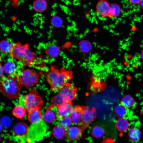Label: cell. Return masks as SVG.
Returning a JSON list of instances; mask_svg holds the SVG:
<instances>
[{
    "label": "cell",
    "mask_w": 143,
    "mask_h": 143,
    "mask_svg": "<svg viewBox=\"0 0 143 143\" xmlns=\"http://www.w3.org/2000/svg\"><path fill=\"white\" fill-rule=\"evenodd\" d=\"M47 82L52 91H59L72 78V72L62 68L59 70L56 66H51L45 73Z\"/></svg>",
    "instance_id": "cell-1"
},
{
    "label": "cell",
    "mask_w": 143,
    "mask_h": 143,
    "mask_svg": "<svg viewBox=\"0 0 143 143\" xmlns=\"http://www.w3.org/2000/svg\"><path fill=\"white\" fill-rule=\"evenodd\" d=\"M22 87L15 74L3 77L0 80V92L10 99L19 98Z\"/></svg>",
    "instance_id": "cell-2"
},
{
    "label": "cell",
    "mask_w": 143,
    "mask_h": 143,
    "mask_svg": "<svg viewBox=\"0 0 143 143\" xmlns=\"http://www.w3.org/2000/svg\"><path fill=\"white\" fill-rule=\"evenodd\" d=\"M10 53L13 59L20 61L23 66H32L37 57L36 53L30 50L28 44H23L19 42L13 43Z\"/></svg>",
    "instance_id": "cell-3"
},
{
    "label": "cell",
    "mask_w": 143,
    "mask_h": 143,
    "mask_svg": "<svg viewBox=\"0 0 143 143\" xmlns=\"http://www.w3.org/2000/svg\"><path fill=\"white\" fill-rule=\"evenodd\" d=\"M15 74L22 86L29 89L39 82V73L35 70L31 69L19 68Z\"/></svg>",
    "instance_id": "cell-4"
},
{
    "label": "cell",
    "mask_w": 143,
    "mask_h": 143,
    "mask_svg": "<svg viewBox=\"0 0 143 143\" xmlns=\"http://www.w3.org/2000/svg\"><path fill=\"white\" fill-rule=\"evenodd\" d=\"M47 131V125L43 120L39 123L32 124L29 128L25 141L28 142L39 141L43 139Z\"/></svg>",
    "instance_id": "cell-5"
},
{
    "label": "cell",
    "mask_w": 143,
    "mask_h": 143,
    "mask_svg": "<svg viewBox=\"0 0 143 143\" xmlns=\"http://www.w3.org/2000/svg\"><path fill=\"white\" fill-rule=\"evenodd\" d=\"M38 94L37 91L32 90L23 97V103L28 112L34 109H40L43 107V101Z\"/></svg>",
    "instance_id": "cell-6"
},
{
    "label": "cell",
    "mask_w": 143,
    "mask_h": 143,
    "mask_svg": "<svg viewBox=\"0 0 143 143\" xmlns=\"http://www.w3.org/2000/svg\"><path fill=\"white\" fill-rule=\"evenodd\" d=\"M82 123L80 126L83 132L96 117L94 108L91 109L88 106H82Z\"/></svg>",
    "instance_id": "cell-7"
},
{
    "label": "cell",
    "mask_w": 143,
    "mask_h": 143,
    "mask_svg": "<svg viewBox=\"0 0 143 143\" xmlns=\"http://www.w3.org/2000/svg\"><path fill=\"white\" fill-rule=\"evenodd\" d=\"M77 89L74 86L67 83L59 91L66 102H71L76 97Z\"/></svg>",
    "instance_id": "cell-8"
},
{
    "label": "cell",
    "mask_w": 143,
    "mask_h": 143,
    "mask_svg": "<svg viewBox=\"0 0 143 143\" xmlns=\"http://www.w3.org/2000/svg\"><path fill=\"white\" fill-rule=\"evenodd\" d=\"M29 129L28 126L23 122H19L14 126L13 132L14 135L17 138H20L21 141L25 142V138Z\"/></svg>",
    "instance_id": "cell-9"
},
{
    "label": "cell",
    "mask_w": 143,
    "mask_h": 143,
    "mask_svg": "<svg viewBox=\"0 0 143 143\" xmlns=\"http://www.w3.org/2000/svg\"><path fill=\"white\" fill-rule=\"evenodd\" d=\"M51 104L47 107L43 115L44 121L46 122L51 123L57 118V107Z\"/></svg>",
    "instance_id": "cell-10"
},
{
    "label": "cell",
    "mask_w": 143,
    "mask_h": 143,
    "mask_svg": "<svg viewBox=\"0 0 143 143\" xmlns=\"http://www.w3.org/2000/svg\"><path fill=\"white\" fill-rule=\"evenodd\" d=\"M83 132L80 126L70 127L66 131L65 136L68 140L70 141H74L81 136Z\"/></svg>",
    "instance_id": "cell-11"
},
{
    "label": "cell",
    "mask_w": 143,
    "mask_h": 143,
    "mask_svg": "<svg viewBox=\"0 0 143 143\" xmlns=\"http://www.w3.org/2000/svg\"><path fill=\"white\" fill-rule=\"evenodd\" d=\"M57 118L59 120L62 118L70 115L74 108L71 102H66L57 107Z\"/></svg>",
    "instance_id": "cell-12"
},
{
    "label": "cell",
    "mask_w": 143,
    "mask_h": 143,
    "mask_svg": "<svg viewBox=\"0 0 143 143\" xmlns=\"http://www.w3.org/2000/svg\"><path fill=\"white\" fill-rule=\"evenodd\" d=\"M110 8V6L107 1L101 0L97 5L96 10L100 16L105 17L109 16Z\"/></svg>",
    "instance_id": "cell-13"
},
{
    "label": "cell",
    "mask_w": 143,
    "mask_h": 143,
    "mask_svg": "<svg viewBox=\"0 0 143 143\" xmlns=\"http://www.w3.org/2000/svg\"><path fill=\"white\" fill-rule=\"evenodd\" d=\"M82 106L77 105L70 115L72 122L75 124L80 125V127L82 123Z\"/></svg>",
    "instance_id": "cell-14"
},
{
    "label": "cell",
    "mask_w": 143,
    "mask_h": 143,
    "mask_svg": "<svg viewBox=\"0 0 143 143\" xmlns=\"http://www.w3.org/2000/svg\"><path fill=\"white\" fill-rule=\"evenodd\" d=\"M28 113V119L32 123H38L42 120V115L40 109H33L29 111Z\"/></svg>",
    "instance_id": "cell-15"
},
{
    "label": "cell",
    "mask_w": 143,
    "mask_h": 143,
    "mask_svg": "<svg viewBox=\"0 0 143 143\" xmlns=\"http://www.w3.org/2000/svg\"><path fill=\"white\" fill-rule=\"evenodd\" d=\"M129 123L128 120L124 117L119 118L115 123V127L118 130L123 132L127 130L129 127Z\"/></svg>",
    "instance_id": "cell-16"
},
{
    "label": "cell",
    "mask_w": 143,
    "mask_h": 143,
    "mask_svg": "<svg viewBox=\"0 0 143 143\" xmlns=\"http://www.w3.org/2000/svg\"><path fill=\"white\" fill-rule=\"evenodd\" d=\"M128 135L131 140L136 142L138 141L140 139L141 132L138 128L136 127H132L129 130Z\"/></svg>",
    "instance_id": "cell-17"
},
{
    "label": "cell",
    "mask_w": 143,
    "mask_h": 143,
    "mask_svg": "<svg viewBox=\"0 0 143 143\" xmlns=\"http://www.w3.org/2000/svg\"><path fill=\"white\" fill-rule=\"evenodd\" d=\"M3 68L4 72L9 75L15 74L17 70L16 65L11 61L6 62Z\"/></svg>",
    "instance_id": "cell-18"
},
{
    "label": "cell",
    "mask_w": 143,
    "mask_h": 143,
    "mask_svg": "<svg viewBox=\"0 0 143 143\" xmlns=\"http://www.w3.org/2000/svg\"><path fill=\"white\" fill-rule=\"evenodd\" d=\"M26 110L20 105L15 106L12 111V114L18 119L23 118L26 114Z\"/></svg>",
    "instance_id": "cell-19"
},
{
    "label": "cell",
    "mask_w": 143,
    "mask_h": 143,
    "mask_svg": "<svg viewBox=\"0 0 143 143\" xmlns=\"http://www.w3.org/2000/svg\"><path fill=\"white\" fill-rule=\"evenodd\" d=\"M66 131L65 129L59 125L55 127L52 130V134L56 139H60L65 136Z\"/></svg>",
    "instance_id": "cell-20"
},
{
    "label": "cell",
    "mask_w": 143,
    "mask_h": 143,
    "mask_svg": "<svg viewBox=\"0 0 143 143\" xmlns=\"http://www.w3.org/2000/svg\"><path fill=\"white\" fill-rule=\"evenodd\" d=\"M135 100L133 98L129 95H126L122 98L121 103L126 109L132 107L134 105Z\"/></svg>",
    "instance_id": "cell-21"
},
{
    "label": "cell",
    "mask_w": 143,
    "mask_h": 143,
    "mask_svg": "<svg viewBox=\"0 0 143 143\" xmlns=\"http://www.w3.org/2000/svg\"><path fill=\"white\" fill-rule=\"evenodd\" d=\"M47 7V3L44 0H37L33 4L34 10L39 12L43 11L46 9Z\"/></svg>",
    "instance_id": "cell-22"
},
{
    "label": "cell",
    "mask_w": 143,
    "mask_h": 143,
    "mask_svg": "<svg viewBox=\"0 0 143 143\" xmlns=\"http://www.w3.org/2000/svg\"><path fill=\"white\" fill-rule=\"evenodd\" d=\"M13 43L6 40L0 42V50L5 53H10L12 48Z\"/></svg>",
    "instance_id": "cell-23"
},
{
    "label": "cell",
    "mask_w": 143,
    "mask_h": 143,
    "mask_svg": "<svg viewBox=\"0 0 143 143\" xmlns=\"http://www.w3.org/2000/svg\"><path fill=\"white\" fill-rule=\"evenodd\" d=\"M59 48L55 45L51 46L45 50V52L48 56L53 58L57 57L59 54Z\"/></svg>",
    "instance_id": "cell-24"
},
{
    "label": "cell",
    "mask_w": 143,
    "mask_h": 143,
    "mask_svg": "<svg viewBox=\"0 0 143 143\" xmlns=\"http://www.w3.org/2000/svg\"><path fill=\"white\" fill-rule=\"evenodd\" d=\"M126 108L122 105H117L114 109V112L115 115L119 118L124 117L127 113Z\"/></svg>",
    "instance_id": "cell-25"
},
{
    "label": "cell",
    "mask_w": 143,
    "mask_h": 143,
    "mask_svg": "<svg viewBox=\"0 0 143 143\" xmlns=\"http://www.w3.org/2000/svg\"><path fill=\"white\" fill-rule=\"evenodd\" d=\"M59 120V125L64 129H68L70 127L72 122L70 115L63 117Z\"/></svg>",
    "instance_id": "cell-26"
},
{
    "label": "cell",
    "mask_w": 143,
    "mask_h": 143,
    "mask_svg": "<svg viewBox=\"0 0 143 143\" xmlns=\"http://www.w3.org/2000/svg\"><path fill=\"white\" fill-rule=\"evenodd\" d=\"M105 133L104 129L100 126L94 127L92 129V136L96 138H99L102 137Z\"/></svg>",
    "instance_id": "cell-27"
},
{
    "label": "cell",
    "mask_w": 143,
    "mask_h": 143,
    "mask_svg": "<svg viewBox=\"0 0 143 143\" xmlns=\"http://www.w3.org/2000/svg\"><path fill=\"white\" fill-rule=\"evenodd\" d=\"M120 9L119 6L115 4H113L110 6L109 16L111 17H115L118 16L120 14Z\"/></svg>",
    "instance_id": "cell-28"
},
{
    "label": "cell",
    "mask_w": 143,
    "mask_h": 143,
    "mask_svg": "<svg viewBox=\"0 0 143 143\" xmlns=\"http://www.w3.org/2000/svg\"><path fill=\"white\" fill-rule=\"evenodd\" d=\"M51 23L52 25L53 26L58 28L61 25L62 21L60 17L57 16H55L52 18Z\"/></svg>",
    "instance_id": "cell-29"
},
{
    "label": "cell",
    "mask_w": 143,
    "mask_h": 143,
    "mask_svg": "<svg viewBox=\"0 0 143 143\" xmlns=\"http://www.w3.org/2000/svg\"><path fill=\"white\" fill-rule=\"evenodd\" d=\"M4 73L3 66L2 64L1 57L0 55V78L3 77Z\"/></svg>",
    "instance_id": "cell-30"
},
{
    "label": "cell",
    "mask_w": 143,
    "mask_h": 143,
    "mask_svg": "<svg viewBox=\"0 0 143 143\" xmlns=\"http://www.w3.org/2000/svg\"><path fill=\"white\" fill-rule=\"evenodd\" d=\"M81 45L82 49H83L84 50H88V48H89L87 47H89L90 44L86 42H82V43Z\"/></svg>",
    "instance_id": "cell-31"
},
{
    "label": "cell",
    "mask_w": 143,
    "mask_h": 143,
    "mask_svg": "<svg viewBox=\"0 0 143 143\" xmlns=\"http://www.w3.org/2000/svg\"><path fill=\"white\" fill-rule=\"evenodd\" d=\"M130 2L134 4H136L140 2L141 0H129Z\"/></svg>",
    "instance_id": "cell-32"
},
{
    "label": "cell",
    "mask_w": 143,
    "mask_h": 143,
    "mask_svg": "<svg viewBox=\"0 0 143 143\" xmlns=\"http://www.w3.org/2000/svg\"><path fill=\"white\" fill-rule=\"evenodd\" d=\"M139 56L141 59L143 60V48L141 51L139 55Z\"/></svg>",
    "instance_id": "cell-33"
},
{
    "label": "cell",
    "mask_w": 143,
    "mask_h": 143,
    "mask_svg": "<svg viewBox=\"0 0 143 143\" xmlns=\"http://www.w3.org/2000/svg\"><path fill=\"white\" fill-rule=\"evenodd\" d=\"M140 3L141 7L143 9V0H141Z\"/></svg>",
    "instance_id": "cell-34"
},
{
    "label": "cell",
    "mask_w": 143,
    "mask_h": 143,
    "mask_svg": "<svg viewBox=\"0 0 143 143\" xmlns=\"http://www.w3.org/2000/svg\"><path fill=\"white\" fill-rule=\"evenodd\" d=\"M2 128V126L1 125V124H0V131L1 130Z\"/></svg>",
    "instance_id": "cell-35"
},
{
    "label": "cell",
    "mask_w": 143,
    "mask_h": 143,
    "mask_svg": "<svg viewBox=\"0 0 143 143\" xmlns=\"http://www.w3.org/2000/svg\"><path fill=\"white\" fill-rule=\"evenodd\" d=\"M1 136L0 135V141H1Z\"/></svg>",
    "instance_id": "cell-36"
}]
</instances>
